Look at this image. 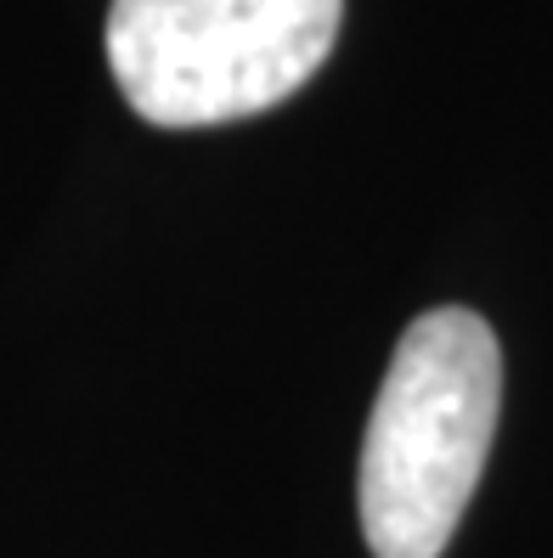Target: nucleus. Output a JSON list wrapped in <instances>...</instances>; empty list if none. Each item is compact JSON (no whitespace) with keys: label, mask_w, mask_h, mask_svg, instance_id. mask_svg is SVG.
Listing matches in <instances>:
<instances>
[{"label":"nucleus","mask_w":553,"mask_h":558,"mask_svg":"<svg viewBox=\"0 0 553 558\" xmlns=\"http://www.w3.org/2000/svg\"><path fill=\"white\" fill-rule=\"evenodd\" d=\"M503 350L492 322L441 305L407 322L362 440V531L373 558H441L492 457Z\"/></svg>","instance_id":"1"},{"label":"nucleus","mask_w":553,"mask_h":558,"mask_svg":"<svg viewBox=\"0 0 553 558\" xmlns=\"http://www.w3.org/2000/svg\"><path fill=\"white\" fill-rule=\"evenodd\" d=\"M345 23V0H113L108 69L158 130H209L288 102Z\"/></svg>","instance_id":"2"}]
</instances>
